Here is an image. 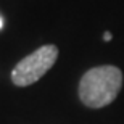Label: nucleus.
Here are the masks:
<instances>
[{
  "mask_svg": "<svg viewBox=\"0 0 124 124\" xmlns=\"http://www.w3.org/2000/svg\"><path fill=\"white\" fill-rule=\"evenodd\" d=\"M123 85V73L116 66L89 69L79 82V98L89 108H103L115 100Z\"/></svg>",
  "mask_w": 124,
  "mask_h": 124,
  "instance_id": "nucleus-1",
  "label": "nucleus"
},
{
  "mask_svg": "<svg viewBox=\"0 0 124 124\" xmlns=\"http://www.w3.org/2000/svg\"><path fill=\"white\" fill-rule=\"evenodd\" d=\"M58 58V48L55 45L39 47L31 55L24 56L11 71V81L18 87H26L37 82L55 64Z\"/></svg>",
  "mask_w": 124,
  "mask_h": 124,
  "instance_id": "nucleus-2",
  "label": "nucleus"
},
{
  "mask_svg": "<svg viewBox=\"0 0 124 124\" xmlns=\"http://www.w3.org/2000/svg\"><path fill=\"white\" fill-rule=\"evenodd\" d=\"M103 39H105V40H111V34H110V32H105Z\"/></svg>",
  "mask_w": 124,
  "mask_h": 124,
  "instance_id": "nucleus-3",
  "label": "nucleus"
},
{
  "mask_svg": "<svg viewBox=\"0 0 124 124\" xmlns=\"http://www.w3.org/2000/svg\"><path fill=\"white\" fill-rule=\"evenodd\" d=\"M2 26H3V19H2V16H0V29H2Z\"/></svg>",
  "mask_w": 124,
  "mask_h": 124,
  "instance_id": "nucleus-4",
  "label": "nucleus"
}]
</instances>
